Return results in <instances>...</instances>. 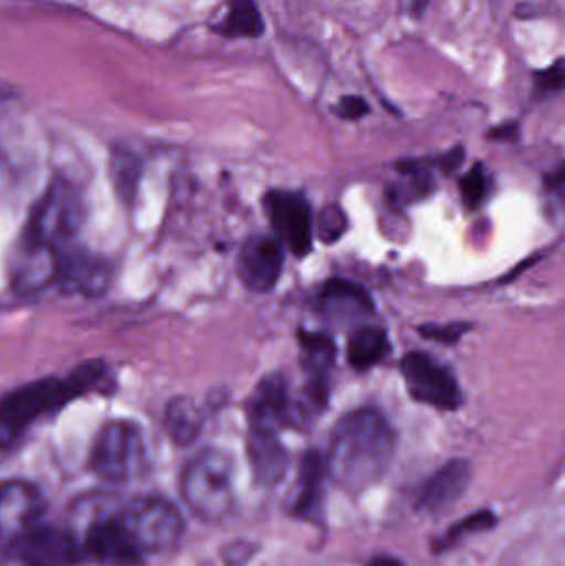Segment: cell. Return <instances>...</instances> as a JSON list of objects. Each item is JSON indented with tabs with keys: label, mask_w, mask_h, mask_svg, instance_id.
<instances>
[{
	"label": "cell",
	"mask_w": 565,
	"mask_h": 566,
	"mask_svg": "<svg viewBox=\"0 0 565 566\" xmlns=\"http://www.w3.org/2000/svg\"><path fill=\"white\" fill-rule=\"evenodd\" d=\"M391 352L387 332L378 326L364 325L354 329L347 345L348 365L357 371H367L384 361Z\"/></svg>",
	"instance_id": "20"
},
{
	"label": "cell",
	"mask_w": 565,
	"mask_h": 566,
	"mask_svg": "<svg viewBox=\"0 0 565 566\" xmlns=\"http://www.w3.org/2000/svg\"><path fill=\"white\" fill-rule=\"evenodd\" d=\"M565 70L563 60H557L550 69L541 70L536 73V92L541 95H551V93L563 92Z\"/></svg>",
	"instance_id": "26"
},
{
	"label": "cell",
	"mask_w": 565,
	"mask_h": 566,
	"mask_svg": "<svg viewBox=\"0 0 565 566\" xmlns=\"http://www.w3.org/2000/svg\"><path fill=\"white\" fill-rule=\"evenodd\" d=\"M496 524V515L490 511H481L477 512V514L468 515L463 521L451 525L450 531H448L447 534L435 538L433 552L435 554H443V552L450 551L451 547H454V545H457L461 538L467 537V535L491 531V528Z\"/></svg>",
	"instance_id": "23"
},
{
	"label": "cell",
	"mask_w": 565,
	"mask_h": 566,
	"mask_svg": "<svg viewBox=\"0 0 565 566\" xmlns=\"http://www.w3.org/2000/svg\"><path fill=\"white\" fill-rule=\"evenodd\" d=\"M461 198L470 209H478L490 198L493 179L481 163L474 165L460 181Z\"/></svg>",
	"instance_id": "24"
},
{
	"label": "cell",
	"mask_w": 565,
	"mask_h": 566,
	"mask_svg": "<svg viewBox=\"0 0 565 566\" xmlns=\"http://www.w3.org/2000/svg\"><path fill=\"white\" fill-rule=\"evenodd\" d=\"M85 209L79 189L56 179L30 212L20 242L65 255L82 229Z\"/></svg>",
	"instance_id": "3"
},
{
	"label": "cell",
	"mask_w": 565,
	"mask_h": 566,
	"mask_svg": "<svg viewBox=\"0 0 565 566\" xmlns=\"http://www.w3.org/2000/svg\"><path fill=\"white\" fill-rule=\"evenodd\" d=\"M264 209L282 248H287L299 259L311 254L314 214L304 196L292 191H271L265 195Z\"/></svg>",
	"instance_id": "9"
},
{
	"label": "cell",
	"mask_w": 565,
	"mask_h": 566,
	"mask_svg": "<svg viewBox=\"0 0 565 566\" xmlns=\"http://www.w3.org/2000/svg\"><path fill=\"white\" fill-rule=\"evenodd\" d=\"M146 462V444L138 426L112 421L103 426L93 442L90 464L102 481L122 484L139 474Z\"/></svg>",
	"instance_id": "6"
},
{
	"label": "cell",
	"mask_w": 565,
	"mask_h": 566,
	"mask_svg": "<svg viewBox=\"0 0 565 566\" xmlns=\"http://www.w3.org/2000/svg\"><path fill=\"white\" fill-rule=\"evenodd\" d=\"M401 373L411 398L441 411H457L463 405L458 379L448 366L427 353H408L401 359Z\"/></svg>",
	"instance_id": "8"
},
{
	"label": "cell",
	"mask_w": 565,
	"mask_h": 566,
	"mask_svg": "<svg viewBox=\"0 0 565 566\" xmlns=\"http://www.w3.org/2000/svg\"><path fill=\"white\" fill-rule=\"evenodd\" d=\"M428 3H430V0H414V3H411V15H423L425 10H427Z\"/></svg>",
	"instance_id": "32"
},
{
	"label": "cell",
	"mask_w": 565,
	"mask_h": 566,
	"mask_svg": "<svg viewBox=\"0 0 565 566\" xmlns=\"http://www.w3.org/2000/svg\"><path fill=\"white\" fill-rule=\"evenodd\" d=\"M119 522L143 555L171 551L185 534L181 512L168 499L142 495L118 509Z\"/></svg>",
	"instance_id": "5"
},
{
	"label": "cell",
	"mask_w": 565,
	"mask_h": 566,
	"mask_svg": "<svg viewBox=\"0 0 565 566\" xmlns=\"http://www.w3.org/2000/svg\"><path fill=\"white\" fill-rule=\"evenodd\" d=\"M368 566H405L401 564L400 560H397V558L391 557H378L375 558L374 562H372Z\"/></svg>",
	"instance_id": "34"
},
{
	"label": "cell",
	"mask_w": 565,
	"mask_h": 566,
	"mask_svg": "<svg viewBox=\"0 0 565 566\" xmlns=\"http://www.w3.org/2000/svg\"><path fill=\"white\" fill-rule=\"evenodd\" d=\"M251 429L281 431L292 424V405L287 385L279 375H269L259 382L249 405Z\"/></svg>",
	"instance_id": "16"
},
{
	"label": "cell",
	"mask_w": 565,
	"mask_h": 566,
	"mask_svg": "<svg viewBox=\"0 0 565 566\" xmlns=\"http://www.w3.org/2000/svg\"><path fill=\"white\" fill-rule=\"evenodd\" d=\"M464 161V148L463 146H454L450 151L444 153L440 159H438V166L444 175H451L457 171Z\"/></svg>",
	"instance_id": "29"
},
{
	"label": "cell",
	"mask_w": 565,
	"mask_h": 566,
	"mask_svg": "<svg viewBox=\"0 0 565 566\" xmlns=\"http://www.w3.org/2000/svg\"><path fill=\"white\" fill-rule=\"evenodd\" d=\"M327 464L321 451H308L301 462L297 494L292 502L291 512L302 521L318 522L324 504V488L327 481Z\"/></svg>",
	"instance_id": "18"
},
{
	"label": "cell",
	"mask_w": 565,
	"mask_h": 566,
	"mask_svg": "<svg viewBox=\"0 0 565 566\" xmlns=\"http://www.w3.org/2000/svg\"><path fill=\"white\" fill-rule=\"evenodd\" d=\"M181 495L202 521H224L234 507L231 458L219 449L198 452L182 471Z\"/></svg>",
	"instance_id": "4"
},
{
	"label": "cell",
	"mask_w": 565,
	"mask_h": 566,
	"mask_svg": "<svg viewBox=\"0 0 565 566\" xmlns=\"http://www.w3.org/2000/svg\"><path fill=\"white\" fill-rule=\"evenodd\" d=\"M299 343L302 348V366L308 375L305 398L325 408L328 402V391H331L328 379L337 358V346L325 333L307 332V329L299 332Z\"/></svg>",
	"instance_id": "15"
},
{
	"label": "cell",
	"mask_w": 565,
	"mask_h": 566,
	"mask_svg": "<svg viewBox=\"0 0 565 566\" xmlns=\"http://www.w3.org/2000/svg\"><path fill=\"white\" fill-rule=\"evenodd\" d=\"M397 434L377 409H358L337 422L325 455L327 474L352 494L377 484L390 468Z\"/></svg>",
	"instance_id": "1"
},
{
	"label": "cell",
	"mask_w": 565,
	"mask_h": 566,
	"mask_svg": "<svg viewBox=\"0 0 565 566\" xmlns=\"http://www.w3.org/2000/svg\"><path fill=\"white\" fill-rule=\"evenodd\" d=\"M284 269V248L278 239L255 234L242 245L238 258V274L242 283L255 293L274 289Z\"/></svg>",
	"instance_id": "13"
},
{
	"label": "cell",
	"mask_w": 565,
	"mask_h": 566,
	"mask_svg": "<svg viewBox=\"0 0 565 566\" xmlns=\"http://www.w3.org/2000/svg\"><path fill=\"white\" fill-rule=\"evenodd\" d=\"M215 32L224 39H259L265 23L255 0H228V13L216 23Z\"/></svg>",
	"instance_id": "21"
},
{
	"label": "cell",
	"mask_w": 565,
	"mask_h": 566,
	"mask_svg": "<svg viewBox=\"0 0 565 566\" xmlns=\"http://www.w3.org/2000/svg\"><path fill=\"white\" fill-rule=\"evenodd\" d=\"M334 113L347 122H358L370 113V106L362 96L347 95L342 96L341 102L334 106Z\"/></svg>",
	"instance_id": "28"
},
{
	"label": "cell",
	"mask_w": 565,
	"mask_h": 566,
	"mask_svg": "<svg viewBox=\"0 0 565 566\" xmlns=\"http://www.w3.org/2000/svg\"><path fill=\"white\" fill-rule=\"evenodd\" d=\"M473 468L467 459H453L438 469L420 489L417 509L423 514L440 515L450 511L467 492Z\"/></svg>",
	"instance_id": "14"
},
{
	"label": "cell",
	"mask_w": 565,
	"mask_h": 566,
	"mask_svg": "<svg viewBox=\"0 0 565 566\" xmlns=\"http://www.w3.org/2000/svg\"><path fill=\"white\" fill-rule=\"evenodd\" d=\"M105 375L100 363H85L69 378H45L22 386L0 401V448H12L42 416L85 395Z\"/></svg>",
	"instance_id": "2"
},
{
	"label": "cell",
	"mask_w": 565,
	"mask_h": 566,
	"mask_svg": "<svg viewBox=\"0 0 565 566\" xmlns=\"http://www.w3.org/2000/svg\"><path fill=\"white\" fill-rule=\"evenodd\" d=\"M46 502L36 485L27 481L0 484V541H19L40 524Z\"/></svg>",
	"instance_id": "11"
},
{
	"label": "cell",
	"mask_w": 565,
	"mask_h": 566,
	"mask_svg": "<svg viewBox=\"0 0 565 566\" xmlns=\"http://www.w3.org/2000/svg\"><path fill=\"white\" fill-rule=\"evenodd\" d=\"M347 229V216L338 206H327L318 216L317 234L325 244H334Z\"/></svg>",
	"instance_id": "25"
},
{
	"label": "cell",
	"mask_w": 565,
	"mask_h": 566,
	"mask_svg": "<svg viewBox=\"0 0 565 566\" xmlns=\"http://www.w3.org/2000/svg\"><path fill=\"white\" fill-rule=\"evenodd\" d=\"M166 431L179 446H189L201 434L205 416L192 399L179 398L169 405L165 416Z\"/></svg>",
	"instance_id": "22"
},
{
	"label": "cell",
	"mask_w": 565,
	"mask_h": 566,
	"mask_svg": "<svg viewBox=\"0 0 565 566\" xmlns=\"http://www.w3.org/2000/svg\"><path fill=\"white\" fill-rule=\"evenodd\" d=\"M13 95H15V92H13L12 86H10L9 83L2 82V80H0V103L13 98Z\"/></svg>",
	"instance_id": "33"
},
{
	"label": "cell",
	"mask_w": 565,
	"mask_h": 566,
	"mask_svg": "<svg viewBox=\"0 0 565 566\" xmlns=\"http://www.w3.org/2000/svg\"><path fill=\"white\" fill-rule=\"evenodd\" d=\"M108 262L92 252L82 249H70L62 259L59 283L70 293L83 295H100L109 283Z\"/></svg>",
	"instance_id": "17"
},
{
	"label": "cell",
	"mask_w": 565,
	"mask_h": 566,
	"mask_svg": "<svg viewBox=\"0 0 565 566\" xmlns=\"http://www.w3.org/2000/svg\"><path fill=\"white\" fill-rule=\"evenodd\" d=\"M9 552L33 566H76L85 557L72 531L40 524L13 542Z\"/></svg>",
	"instance_id": "10"
},
{
	"label": "cell",
	"mask_w": 565,
	"mask_h": 566,
	"mask_svg": "<svg viewBox=\"0 0 565 566\" xmlns=\"http://www.w3.org/2000/svg\"><path fill=\"white\" fill-rule=\"evenodd\" d=\"M318 315L337 328H358L374 315V302L364 286L345 279L325 282L315 298Z\"/></svg>",
	"instance_id": "12"
},
{
	"label": "cell",
	"mask_w": 565,
	"mask_h": 566,
	"mask_svg": "<svg viewBox=\"0 0 565 566\" xmlns=\"http://www.w3.org/2000/svg\"><path fill=\"white\" fill-rule=\"evenodd\" d=\"M0 566H33V565L29 564V562L23 560V558H20L19 555L12 554V552H7V555H3V557L0 558Z\"/></svg>",
	"instance_id": "31"
},
{
	"label": "cell",
	"mask_w": 565,
	"mask_h": 566,
	"mask_svg": "<svg viewBox=\"0 0 565 566\" xmlns=\"http://www.w3.org/2000/svg\"><path fill=\"white\" fill-rule=\"evenodd\" d=\"M488 138L494 142H517L520 138V125L517 123H504V125L496 126L488 133Z\"/></svg>",
	"instance_id": "30"
},
{
	"label": "cell",
	"mask_w": 565,
	"mask_h": 566,
	"mask_svg": "<svg viewBox=\"0 0 565 566\" xmlns=\"http://www.w3.org/2000/svg\"><path fill=\"white\" fill-rule=\"evenodd\" d=\"M248 451L255 479L261 484L275 485L282 481L289 468V452L279 439V432L251 429Z\"/></svg>",
	"instance_id": "19"
},
{
	"label": "cell",
	"mask_w": 565,
	"mask_h": 566,
	"mask_svg": "<svg viewBox=\"0 0 565 566\" xmlns=\"http://www.w3.org/2000/svg\"><path fill=\"white\" fill-rule=\"evenodd\" d=\"M90 514L85 521H80V532H73L82 545L83 555L103 566L145 564V555L136 548L119 522L118 509H106L105 502H96Z\"/></svg>",
	"instance_id": "7"
},
{
	"label": "cell",
	"mask_w": 565,
	"mask_h": 566,
	"mask_svg": "<svg viewBox=\"0 0 565 566\" xmlns=\"http://www.w3.org/2000/svg\"><path fill=\"white\" fill-rule=\"evenodd\" d=\"M470 328L468 323H450V325L421 326L420 332L425 338L451 345V343H457Z\"/></svg>",
	"instance_id": "27"
}]
</instances>
